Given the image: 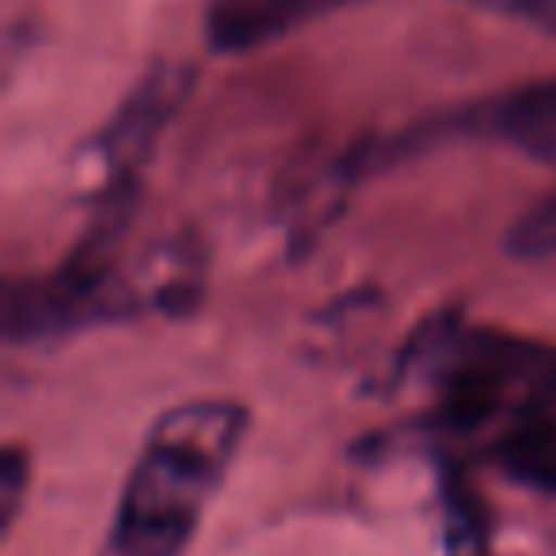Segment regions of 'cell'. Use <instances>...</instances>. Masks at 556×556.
Segmentation results:
<instances>
[{
	"mask_svg": "<svg viewBox=\"0 0 556 556\" xmlns=\"http://www.w3.org/2000/svg\"><path fill=\"white\" fill-rule=\"evenodd\" d=\"M248 434L240 401H187L146 434L100 556H184Z\"/></svg>",
	"mask_w": 556,
	"mask_h": 556,
	"instance_id": "cell-1",
	"label": "cell"
},
{
	"mask_svg": "<svg viewBox=\"0 0 556 556\" xmlns=\"http://www.w3.org/2000/svg\"><path fill=\"white\" fill-rule=\"evenodd\" d=\"M191 88H194L191 65L184 62L149 65L146 77L130 88V96L118 103V111L108 118V126L88 146V156H92L100 184L126 187L146 168L156 141L172 126V118L179 115Z\"/></svg>",
	"mask_w": 556,
	"mask_h": 556,
	"instance_id": "cell-2",
	"label": "cell"
},
{
	"mask_svg": "<svg viewBox=\"0 0 556 556\" xmlns=\"http://www.w3.org/2000/svg\"><path fill=\"white\" fill-rule=\"evenodd\" d=\"M363 0H214L206 9V47L214 54H252L298 27Z\"/></svg>",
	"mask_w": 556,
	"mask_h": 556,
	"instance_id": "cell-3",
	"label": "cell"
},
{
	"mask_svg": "<svg viewBox=\"0 0 556 556\" xmlns=\"http://www.w3.org/2000/svg\"><path fill=\"white\" fill-rule=\"evenodd\" d=\"M465 130L500 138L522 156L556 168V77L533 80L462 118Z\"/></svg>",
	"mask_w": 556,
	"mask_h": 556,
	"instance_id": "cell-4",
	"label": "cell"
},
{
	"mask_svg": "<svg viewBox=\"0 0 556 556\" xmlns=\"http://www.w3.org/2000/svg\"><path fill=\"white\" fill-rule=\"evenodd\" d=\"M503 477L541 495H556V416H526L495 442Z\"/></svg>",
	"mask_w": 556,
	"mask_h": 556,
	"instance_id": "cell-5",
	"label": "cell"
},
{
	"mask_svg": "<svg viewBox=\"0 0 556 556\" xmlns=\"http://www.w3.org/2000/svg\"><path fill=\"white\" fill-rule=\"evenodd\" d=\"M507 252L515 260H548L556 255V194L530 206L507 229Z\"/></svg>",
	"mask_w": 556,
	"mask_h": 556,
	"instance_id": "cell-6",
	"label": "cell"
},
{
	"mask_svg": "<svg viewBox=\"0 0 556 556\" xmlns=\"http://www.w3.org/2000/svg\"><path fill=\"white\" fill-rule=\"evenodd\" d=\"M27 484H31V465L20 446H9L0 457V530L9 533L16 526V515L24 507Z\"/></svg>",
	"mask_w": 556,
	"mask_h": 556,
	"instance_id": "cell-7",
	"label": "cell"
},
{
	"mask_svg": "<svg viewBox=\"0 0 556 556\" xmlns=\"http://www.w3.org/2000/svg\"><path fill=\"white\" fill-rule=\"evenodd\" d=\"M465 4L507 20H522V24H533L541 31L556 35V0H465Z\"/></svg>",
	"mask_w": 556,
	"mask_h": 556,
	"instance_id": "cell-8",
	"label": "cell"
}]
</instances>
